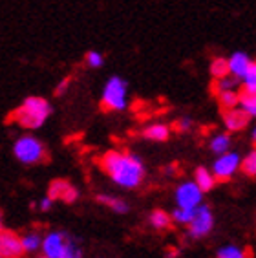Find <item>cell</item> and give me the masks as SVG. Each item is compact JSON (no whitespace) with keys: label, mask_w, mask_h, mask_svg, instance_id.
<instances>
[{"label":"cell","mask_w":256,"mask_h":258,"mask_svg":"<svg viewBox=\"0 0 256 258\" xmlns=\"http://www.w3.org/2000/svg\"><path fill=\"white\" fill-rule=\"evenodd\" d=\"M101 167L104 174L112 179V183L124 190L141 187L147 176V167L141 156L126 150H108L101 158Z\"/></svg>","instance_id":"cell-1"},{"label":"cell","mask_w":256,"mask_h":258,"mask_svg":"<svg viewBox=\"0 0 256 258\" xmlns=\"http://www.w3.org/2000/svg\"><path fill=\"white\" fill-rule=\"evenodd\" d=\"M51 115V104L44 97H28L19 108L13 112V119L22 126V128L35 130L40 128Z\"/></svg>","instance_id":"cell-2"},{"label":"cell","mask_w":256,"mask_h":258,"mask_svg":"<svg viewBox=\"0 0 256 258\" xmlns=\"http://www.w3.org/2000/svg\"><path fill=\"white\" fill-rule=\"evenodd\" d=\"M101 104L108 112H123L128 106V83L121 75H112L106 79L101 94Z\"/></svg>","instance_id":"cell-3"},{"label":"cell","mask_w":256,"mask_h":258,"mask_svg":"<svg viewBox=\"0 0 256 258\" xmlns=\"http://www.w3.org/2000/svg\"><path fill=\"white\" fill-rule=\"evenodd\" d=\"M13 154L24 165H35L44 161L46 149L35 136H20L13 145Z\"/></svg>","instance_id":"cell-4"},{"label":"cell","mask_w":256,"mask_h":258,"mask_svg":"<svg viewBox=\"0 0 256 258\" xmlns=\"http://www.w3.org/2000/svg\"><path fill=\"white\" fill-rule=\"evenodd\" d=\"M214 225H216V218H214V213H212L211 205L202 204L200 207L194 211V216H192L190 224L187 225V236L190 240H203L211 236V233L214 231Z\"/></svg>","instance_id":"cell-5"},{"label":"cell","mask_w":256,"mask_h":258,"mask_svg":"<svg viewBox=\"0 0 256 258\" xmlns=\"http://www.w3.org/2000/svg\"><path fill=\"white\" fill-rule=\"evenodd\" d=\"M203 196H205V192L198 187L194 179H183L174 189V204H176V207L194 211L203 204Z\"/></svg>","instance_id":"cell-6"},{"label":"cell","mask_w":256,"mask_h":258,"mask_svg":"<svg viewBox=\"0 0 256 258\" xmlns=\"http://www.w3.org/2000/svg\"><path fill=\"white\" fill-rule=\"evenodd\" d=\"M241 161H243V158L238 152L229 150L225 154L214 158L211 170L214 172L218 181H227V179L234 178L238 174V170H241Z\"/></svg>","instance_id":"cell-7"},{"label":"cell","mask_w":256,"mask_h":258,"mask_svg":"<svg viewBox=\"0 0 256 258\" xmlns=\"http://www.w3.org/2000/svg\"><path fill=\"white\" fill-rule=\"evenodd\" d=\"M251 121H252L251 117H249L240 106H238V108H232V110H223L222 123H223L225 132H229V134H238V132L247 130L249 128V124H251Z\"/></svg>","instance_id":"cell-8"},{"label":"cell","mask_w":256,"mask_h":258,"mask_svg":"<svg viewBox=\"0 0 256 258\" xmlns=\"http://www.w3.org/2000/svg\"><path fill=\"white\" fill-rule=\"evenodd\" d=\"M0 253L4 258H22V254L26 253L22 245V236L2 229L0 231Z\"/></svg>","instance_id":"cell-9"},{"label":"cell","mask_w":256,"mask_h":258,"mask_svg":"<svg viewBox=\"0 0 256 258\" xmlns=\"http://www.w3.org/2000/svg\"><path fill=\"white\" fill-rule=\"evenodd\" d=\"M70 236L60 231H51L44 236L42 240V256L44 258H60L66 243H68Z\"/></svg>","instance_id":"cell-10"},{"label":"cell","mask_w":256,"mask_h":258,"mask_svg":"<svg viewBox=\"0 0 256 258\" xmlns=\"http://www.w3.org/2000/svg\"><path fill=\"white\" fill-rule=\"evenodd\" d=\"M227 60H229V75H232L234 79L241 81L243 79V75L249 72V68L252 66V57L247 51H232L229 57H227Z\"/></svg>","instance_id":"cell-11"},{"label":"cell","mask_w":256,"mask_h":258,"mask_svg":"<svg viewBox=\"0 0 256 258\" xmlns=\"http://www.w3.org/2000/svg\"><path fill=\"white\" fill-rule=\"evenodd\" d=\"M48 196L53 200H64L66 204H75L79 200V190L66 179H55L48 189Z\"/></svg>","instance_id":"cell-12"},{"label":"cell","mask_w":256,"mask_h":258,"mask_svg":"<svg viewBox=\"0 0 256 258\" xmlns=\"http://www.w3.org/2000/svg\"><path fill=\"white\" fill-rule=\"evenodd\" d=\"M170 134H172V126L167 123H161V121L147 124V126L141 130V136H143L147 141H154V143H165V141L170 139Z\"/></svg>","instance_id":"cell-13"},{"label":"cell","mask_w":256,"mask_h":258,"mask_svg":"<svg viewBox=\"0 0 256 258\" xmlns=\"http://www.w3.org/2000/svg\"><path fill=\"white\" fill-rule=\"evenodd\" d=\"M192 179L196 181V185L205 194L212 192V190L216 189V183H218L216 176H214V172H212L209 167H205V165H200V167L194 169V176H192Z\"/></svg>","instance_id":"cell-14"},{"label":"cell","mask_w":256,"mask_h":258,"mask_svg":"<svg viewBox=\"0 0 256 258\" xmlns=\"http://www.w3.org/2000/svg\"><path fill=\"white\" fill-rule=\"evenodd\" d=\"M95 200H97V204L108 207L110 211H113L115 214H126L128 211H130V205H128L123 198H117V196H113V194L101 192L95 196Z\"/></svg>","instance_id":"cell-15"},{"label":"cell","mask_w":256,"mask_h":258,"mask_svg":"<svg viewBox=\"0 0 256 258\" xmlns=\"http://www.w3.org/2000/svg\"><path fill=\"white\" fill-rule=\"evenodd\" d=\"M231 145H232V138L229 132H216V134H212L211 139H209V149L214 156H222L225 152L231 150Z\"/></svg>","instance_id":"cell-16"},{"label":"cell","mask_w":256,"mask_h":258,"mask_svg":"<svg viewBox=\"0 0 256 258\" xmlns=\"http://www.w3.org/2000/svg\"><path fill=\"white\" fill-rule=\"evenodd\" d=\"M170 224H172V216L163 209H154L152 213L148 214V225L156 231H165L170 227Z\"/></svg>","instance_id":"cell-17"},{"label":"cell","mask_w":256,"mask_h":258,"mask_svg":"<svg viewBox=\"0 0 256 258\" xmlns=\"http://www.w3.org/2000/svg\"><path fill=\"white\" fill-rule=\"evenodd\" d=\"M240 95L241 92L238 90H223L216 94V101L222 110H232L240 106Z\"/></svg>","instance_id":"cell-18"},{"label":"cell","mask_w":256,"mask_h":258,"mask_svg":"<svg viewBox=\"0 0 256 258\" xmlns=\"http://www.w3.org/2000/svg\"><path fill=\"white\" fill-rule=\"evenodd\" d=\"M216 258H249V253L241 245H236V243H223L216 249L214 253Z\"/></svg>","instance_id":"cell-19"},{"label":"cell","mask_w":256,"mask_h":258,"mask_svg":"<svg viewBox=\"0 0 256 258\" xmlns=\"http://www.w3.org/2000/svg\"><path fill=\"white\" fill-rule=\"evenodd\" d=\"M209 74H211V77H214V81L227 77L229 75V60H227V57H214L211 60V64H209Z\"/></svg>","instance_id":"cell-20"},{"label":"cell","mask_w":256,"mask_h":258,"mask_svg":"<svg viewBox=\"0 0 256 258\" xmlns=\"http://www.w3.org/2000/svg\"><path fill=\"white\" fill-rule=\"evenodd\" d=\"M240 108L243 110L251 119H256V94H251V92H241Z\"/></svg>","instance_id":"cell-21"},{"label":"cell","mask_w":256,"mask_h":258,"mask_svg":"<svg viewBox=\"0 0 256 258\" xmlns=\"http://www.w3.org/2000/svg\"><path fill=\"white\" fill-rule=\"evenodd\" d=\"M42 236H40L39 233H35V231H31V233H26L24 236H22V245H24V251L26 253H35V251H39L40 247H42Z\"/></svg>","instance_id":"cell-22"},{"label":"cell","mask_w":256,"mask_h":258,"mask_svg":"<svg viewBox=\"0 0 256 258\" xmlns=\"http://www.w3.org/2000/svg\"><path fill=\"white\" fill-rule=\"evenodd\" d=\"M196 211V209H194ZM194 211L192 209H183V207H174V211L170 213L172 216V222L177 225H188L190 224L192 216H194Z\"/></svg>","instance_id":"cell-23"},{"label":"cell","mask_w":256,"mask_h":258,"mask_svg":"<svg viewBox=\"0 0 256 258\" xmlns=\"http://www.w3.org/2000/svg\"><path fill=\"white\" fill-rule=\"evenodd\" d=\"M241 172L249 176V178H254L256 176V149L249 150L245 156H243V161H241Z\"/></svg>","instance_id":"cell-24"},{"label":"cell","mask_w":256,"mask_h":258,"mask_svg":"<svg viewBox=\"0 0 256 258\" xmlns=\"http://www.w3.org/2000/svg\"><path fill=\"white\" fill-rule=\"evenodd\" d=\"M241 86H243V92H251V94H256V60L252 62V66L249 68L243 79L240 81Z\"/></svg>","instance_id":"cell-25"},{"label":"cell","mask_w":256,"mask_h":258,"mask_svg":"<svg viewBox=\"0 0 256 258\" xmlns=\"http://www.w3.org/2000/svg\"><path fill=\"white\" fill-rule=\"evenodd\" d=\"M60 258H83V249L79 247L77 240L70 236V240H68V243H66V247H64Z\"/></svg>","instance_id":"cell-26"},{"label":"cell","mask_w":256,"mask_h":258,"mask_svg":"<svg viewBox=\"0 0 256 258\" xmlns=\"http://www.w3.org/2000/svg\"><path fill=\"white\" fill-rule=\"evenodd\" d=\"M84 60H86V64H88L90 68H94V70L103 68L104 55L97 50H90V51H86V55H84Z\"/></svg>","instance_id":"cell-27"},{"label":"cell","mask_w":256,"mask_h":258,"mask_svg":"<svg viewBox=\"0 0 256 258\" xmlns=\"http://www.w3.org/2000/svg\"><path fill=\"white\" fill-rule=\"evenodd\" d=\"M238 83L240 81L234 79L232 75H227V77H223V79H216V83H214V92H223V90H236Z\"/></svg>","instance_id":"cell-28"},{"label":"cell","mask_w":256,"mask_h":258,"mask_svg":"<svg viewBox=\"0 0 256 258\" xmlns=\"http://www.w3.org/2000/svg\"><path fill=\"white\" fill-rule=\"evenodd\" d=\"M194 124H196V121L192 119L190 115H183V117H179V119L176 121L174 128H176V132H179V134H188V132L194 130Z\"/></svg>","instance_id":"cell-29"},{"label":"cell","mask_w":256,"mask_h":258,"mask_svg":"<svg viewBox=\"0 0 256 258\" xmlns=\"http://www.w3.org/2000/svg\"><path fill=\"white\" fill-rule=\"evenodd\" d=\"M70 83H72V79H70V77H64L59 85H57V88H55V95H57V97H60V95L66 94V90H68Z\"/></svg>","instance_id":"cell-30"},{"label":"cell","mask_w":256,"mask_h":258,"mask_svg":"<svg viewBox=\"0 0 256 258\" xmlns=\"http://www.w3.org/2000/svg\"><path fill=\"white\" fill-rule=\"evenodd\" d=\"M53 202H55V200H53V198H49V196H48V198H42V200L39 202V209L42 211V213H48L49 209L53 207Z\"/></svg>","instance_id":"cell-31"},{"label":"cell","mask_w":256,"mask_h":258,"mask_svg":"<svg viewBox=\"0 0 256 258\" xmlns=\"http://www.w3.org/2000/svg\"><path fill=\"white\" fill-rule=\"evenodd\" d=\"M179 254H181V249L176 247V245H170L165 251V258H179Z\"/></svg>","instance_id":"cell-32"},{"label":"cell","mask_w":256,"mask_h":258,"mask_svg":"<svg viewBox=\"0 0 256 258\" xmlns=\"http://www.w3.org/2000/svg\"><path fill=\"white\" fill-rule=\"evenodd\" d=\"M249 138H251L252 143H256V124L251 128V134H249Z\"/></svg>","instance_id":"cell-33"},{"label":"cell","mask_w":256,"mask_h":258,"mask_svg":"<svg viewBox=\"0 0 256 258\" xmlns=\"http://www.w3.org/2000/svg\"><path fill=\"white\" fill-rule=\"evenodd\" d=\"M0 231H2V214H0Z\"/></svg>","instance_id":"cell-34"},{"label":"cell","mask_w":256,"mask_h":258,"mask_svg":"<svg viewBox=\"0 0 256 258\" xmlns=\"http://www.w3.org/2000/svg\"><path fill=\"white\" fill-rule=\"evenodd\" d=\"M0 258H4V256H2V253H0Z\"/></svg>","instance_id":"cell-35"},{"label":"cell","mask_w":256,"mask_h":258,"mask_svg":"<svg viewBox=\"0 0 256 258\" xmlns=\"http://www.w3.org/2000/svg\"><path fill=\"white\" fill-rule=\"evenodd\" d=\"M40 258H44V256H40Z\"/></svg>","instance_id":"cell-36"}]
</instances>
